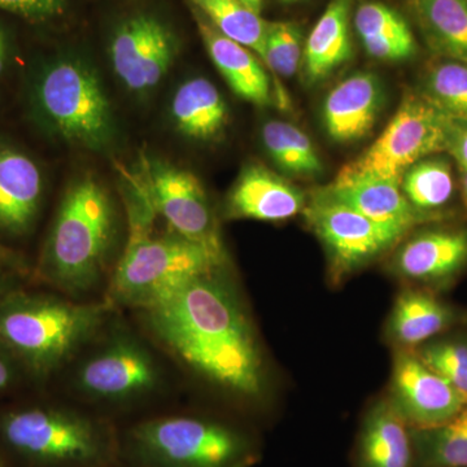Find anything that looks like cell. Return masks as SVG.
<instances>
[{
	"instance_id": "cell-1",
	"label": "cell",
	"mask_w": 467,
	"mask_h": 467,
	"mask_svg": "<svg viewBox=\"0 0 467 467\" xmlns=\"http://www.w3.org/2000/svg\"><path fill=\"white\" fill-rule=\"evenodd\" d=\"M143 312L150 333L193 373L242 398L263 393L259 342L220 273L195 279Z\"/></svg>"
},
{
	"instance_id": "cell-2",
	"label": "cell",
	"mask_w": 467,
	"mask_h": 467,
	"mask_svg": "<svg viewBox=\"0 0 467 467\" xmlns=\"http://www.w3.org/2000/svg\"><path fill=\"white\" fill-rule=\"evenodd\" d=\"M130 205V225L124 254L117 264L109 292V304L140 310L167 300L201 276L223 269L207 251L171 234L153 235L155 209L143 189Z\"/></svg>"
},
{
	"instance_id": "cell-3",
	"label": "cell",
	"mask_w": 467,
	"mask_h": 467,
	"mask_svg": "<svg viewBox=\"0 0 467 467\" xmlns=\"http://www.w3.org/2000/svg\"><path fill=\"white\" fill-rule=\"evenodd\" d=\"M27 104L36 125L61 142L103 150L115 140L109 95L97 69L82 58H54L36 69Z\"/></svg>"
},
{
	"instance_id": "cell-4",
	"label": "cell",
	"mask_w": 467,
	"mask_h": 467,
	"mask_svg": "<svg viewBox=\"0 0 467 467\" xmlns=\"http://www.w3.org/2000/svg\"><path fill=\"white\" fill-rule=\"evenodd\" d=\"M116 234L109 193L92 177L78 178L64 193L46 243L43 270L52 284L81 295L106 272Z\"/></svg>"
},
{
	"instance_id": "cell-5",
	"label": "cell",
	"mask_w": 467,
	"mask_h": 467,
	"mask_svg": "<svg viewBox=\"0 0 467 467\" xmlns=\"http://www.w3.org/2000/svg\"><path fill=\"white\" fill-rule=\"evenodd\" d=\"M113 306L39 297L11 304L0 312V340L27 364L50 371L72 358L97 333Z\"/></svg>"
},
{
	"instance_id": "cell-6",
	"label": "cell",
	"mask_w": 467,
	"mask_h": 467,
	"mask_svg": "<svg viewBox=\"0 0 467 467\" xmlns=\"http://www.w3.org/2000/svg\"><path fill=\"white\" fill-rule=\"evenodd\" d=\"M130 441L150 467H248L254 459L241 432L196 417L146 420L131 431Z\"/></svg>"
},
{
	"instance_id": "cell-7",
	"label": "cell",
	"mask_w": 467,
	"mask_h": 467,
	"mask_svg": "<svg viewBox=\"0 0 467 467\" xmlns=\"http://www.w3.org/2000/svg\"><path fill=\"white\" fill-rule=\"evenodd\" d=\"M447 121L448 117L420 92H408L380 137L361 156L340 169L334 182L400 183L411 165L429 156L445 153Z\"/></svg>"
},
{
	"instance_id": "cell-8",
	"label": "cell",
	"mask_w": 467,
	"mask_h": 467,
	"mask_svg": "<svg viewBox=\"0 0 467 467\" xmlns=\"http://www.w3.org/2000/svg\"><path fill=\"white\" fill-rule=\"evenodd\" d=\"M3 434L21 453L57 465H97L110 451L109 436L94 420L57 409L9 414L3 422Z\"/></svg>"
},
{
	"instance_id": "cell-9",
	"label": "cell",
	"mask_w": 467,
	"mask_h": 467,
	"mask_svg": "<svg viewBox=\"0 0 467 467\" xmlns=\"http://www.w3.org/2000/svg\"><path fill=\"white\" fill-rule=\"evenodd\" d=\"M144 171L143 189L156 214L167 221L175 235L199 245L225 267L226 248L201 181L167 162H147Z\"/></svg>"
},
{
	"instance_id": "cell-10",
	"label": "cell",
	"mask_w": 467,
	"mask_h": 467,
	"mask_svg": "<svg viewBox=\"0 0 467 467\" xmlns=\"http://www.w3.org/2000/svg\"><path fill=\"white\" fill-rule=\"evenodd\" d=\"M303 213L327 250L335 281L367 265L402 239L337 201L326 189L306 202Z\"/></svg>"
},
{
	"instance_id": "cell-11",
	"label": "cell",
	"mask_w": 467,
	"mask_h": 467,
	"mask_svg": "<svg viewBox=\"0 0 467 467\" xmlns=\"http://www.w3.org/2000/svg\"><path fill=\"white\" fill-rule=\"evenodd\" d=\"M177 54V36L153 15L128 18L110 39V64L117 78L133 94L144 95L158 88Z\"/></svg>"
},
{
	"instance_id": "cell-12",
	"label": "cell",
	"mask_w": 467,
	"mask_h": 467,
	"mask_svg": "<svg viewBox=\"0 0 467 467\" xmlns=\"http://www.w3.org/2000/svg\"><path fill=\"white\" fill-rule=\"evenodd\" d=\"M161 379L156 359L133 337L112 340L77 370L79 391L94 400L125 402L155 391Z\"/></svg>"
},
{
	"instance_id": "cell-13",
	"label": "cell",
	"mask_w": 467,
	"mask_h": 467,
	"mask_svg": "<svg viewBox=\"0 0 467 467\" xmlns=\"http://www.w3.org/2000/svg\"><path fill=\"white\" fill-rule=\"evenodd\" d=\"M389 399L410 429L441 425L467 407L466 396L427 367L413 349L396 352Z\"/></svg>"
},
{
	"instance_id": "cell-14",
	"label": "cell",
	"mask_w": 467,
	"mask_h": 467,
	"mask_svg": "<svg viewBox=\"0 0 467 467\" xmlns=\"http://www.w3.org/2000/svg\"><path fill=\"white\" fill-rule=\"evenodd\" d=\"M306 199L296 187L261 164L243 169L227 193L225 216L281 223L303 213Z\"/></svg>"
},
{
	"instance_id": "cell-15",
	"label": "cell",
	"mask_w": 467,
	"mask_h": 467,
	"mask_svg": "<svg viewBox=\"0 0 467 467\" xmlns=\"http://www.w3.org/2000/svg\"><path fill=\"white\" fill-rule=\"evenodd\" d=\"M467 266V232L436 227L418 233L399 250L395 270L417 284L448 285Z\"/></svg>"
},
{
	"instance_id": "cell-16",
	"label": "cell",
	"mask_w": 467,
	"mask_h": 467,
	"mask_svg": "<svg viewBox=\"0 0 467 467\" xmlns=\"http://www.w3.org/2000/svg\"><path fill=\"white\" fill-rule=\"evenodd\" d=\"M383 106V88L371 73H358L328 92L324 124L335 142L349 143L367 137Z\"/></svg>"
},
{
	"instance_id": "cell-17",
	"label": "cell",
	"mask_w": 467,
	"mask_h": 467,
	"mask_svg": "<svg viewBox=\"0 0 467 467\" xmlns=\"http://www.w3.org/2000/svg\"><path fill=\"white\" fill-rule=\"evenodd\" d=\"M43 175L23 150L0 143V230L26 233L41 207Z\"/></svg>"
},
{
	"instance_id": "cell-18",
	"label": "cell",
	"mask_w": 467,
	"mask_h": 467,
	"mask_svg": "<svg viewBox=\"0 0 467 467\" xmlns=\"http://www.w3.org/2000/svg\"><path fill=\"white\" fill-rule=\"evenodd\" d=\"M195 18L209 57L232 90L254 106H270L275 88L265 64L250 48L218 32L201 12L195 14Z\"/></svg>"
},
{
	"instance_id": "cell-19",
	"label": "cell",
	"mask_w": 467,
	"mask_h": 467,
	"mask_svg": "<svg viewBox=\"0 0 467 467\" xmlns=\"http://www.w3.org/2000/svg\"><path fill=\"white\" fill-rule=\"evenodd\" d=\"M410 427L389 398L368 411L359 432L358 467H413Z\"/></svg>"
},
{
	"instance_id": "cell-20",
	"label": "cell",
	"mask_w": 467,
	"mask_h": 467,
	"mask_svg": "<svg viewBox=\"0 0 467 467\" xmlns=\"http://www.w3.org/2000/svg\"><path fill=\"white\" fill-rule=\"evenodd\" d=\"M337 201L404 238L414 227L427 223L405 198L400 183L389 181H356L326 187Z\"/></svg>"
},
{
	"instance_id": "cell-21",
	"label": "cell",
	"mask_w": 467,
	"mask_h": 467,
	"mask_svg": "<svg viewBox=\"0 0 467 467\" xmlns=\"http://www.w3.org/2000/svg\"><path fill=\"white\" fill-rule=\"evenodd\" d=\"M457 322V312L425 290H404L393 306L389 321V337L401 349H416Z\"/></svg>"
},
{
	"instance_id": "cell-22",
	"label": "cell",
	"mask_w": 467,
	"mask_h": 467,
	"mask_svg": "<svg viewBox=\"0 0 467 467\" xmlns=\"http://www.w3.org/2000/svg\"><path fill=\"white\" fill-rule=\"evenodd\" d=\"M350 0H331L304 46V75L317 84L333 75L352 57Z\"/></svg>"
},
{
	"instance_id": "cell-23",
	"label": "cell",
	"mask_w": 467,
	"mask_h": 467,
	"mask_svg": "<svg viewBox=\"0 0 467 467\" xmlns=\"http://www.w3.org/2000/svg\"><path fill=\"white\" fill-rule=\"evenodd\" d=\"M171 116L175 129L190 140H216L229 122V109L216 86L195 77L184 81L174 92Z\"/></svg>"
},
{
	"instance_id": "cell-24",
	"label": "cell",
	"mask_w": 467,
	"mask_h": 467,
	"mask_svg": "<svg viewBox=\"0 0 467 467\" xmlns=\"http://www.w3.org/2000/svg\"><path fill=\"white\" fill-rule=\"evenodd\" d=\"M409 9L436 57L467 64V0H409Z\"/></svg>"
},
{
	"instance_id": "cell-25",
	"label": "cell",
	"mask_w": 467,
	"mask_h": 467,
	"mask_svg": "<svg viewBox=\"0 0 467 467\" xmlns=\"http://www.w3.org/2000/svg\"><path fill=\"white\" fill-rule=\"evenodd\" d=\"M441 155L420 160L400 181L405 198L427 221L441 217L456 192L453 168L450 160Z\"/></svg>"
},
{
	"instance_id": "cell-26",
	"label": "cell",
	"mask_w": 467,
	"mask_h": 467,
	"mask_svg": "<svg viewBox=\"0 0 467 467\" xmlns=\"http://www.w3.org/2000/svg\"><path fill=\"white\" fill-rule=\"evenodd\" d=\"M420 467H467V407L441 425L410 429Z\"/></svg>"
},
{
	"instance_id": "cell-27",
	"label": "cell",
	"mask_w": 467,
	"mask_h": 467,
	"mask_svg": "<svg viewBox=\"0 0 467 467\" xmlns=\"http://www.w3.org/2000/svg\"><path fill=\"white\" fill-rule=\"evenodd\" d=\"M261 138L267 155L285 173L313 178L324 171L308 135L290 122L270 119L264 125Z\"/></svg>"
},
{
	"instance_id": "cell-28",
	"label": "cell",
	"mask_w": 467,
	"mask_h": 467,
	"mask_svg": "<svg viewBox=\"0 0 467 467\" xmlns=\"http://www.w3.org/2000/svg\"><path fill=\"white\" fill-rule=\"evenodd\" d=\"M218 32L250 48L264 63L269 23L241 0H190Z\"/></svg>"
},
{
	"instance_id": "cell-29",
	"label": "cell",
	"mask_w": 467,
	"mask_h": 467,
	"mask_svg": "<svg viewBox=\"0 0 467 467\" xmlns=\"http://www.w3.org/2000/svg\"><path fill=\"white\" fill-rule=\"evenodd\" d=\"M418 92L442 115L467 121V64L438 57Z\"/></svg>"
},
{
	"instance_id": "cell-30",
	"label": "cell",
	"mask_w": 467,
	"mask_h": 467,
	"mask_svg": "<svg viewBox=\"0 0 467 467\" xmlns=\"http://www.w3.org/2000/svg\"><path fill=\"white\" fill-rule=\"evenodd\" d=\"M418 358L467 398V339H432L413 349Z\"/></svg>"
},
{
	"instance_id": "cell-31",
	"label": "cell",
	"mask_w": 467,
	"mask_h": 467,
	"mask_svg": "<svg viewBox=\"0 0 467 467\" xmlns=\"http://www.w3.org/2000/svg\"><path fill=\"white\" fill-rule=\"evenodd\" d=\"M303 29L299 24L269 23L267 26L264 64L276 75L292 77L303 61Z\"/></svg>"
},
{
	"instance_id": "cell-32",
	"label": "cell",
	"mask_w": 467,
	"mask_h": 467,
	"mask_svg": "<svg viewBox=\"0 0 467 467\" xmlns=\"http://www.w3.org/2000/svg\"><path fill=\"white\" fill-rule=\"evenodd\" d=\"M359 38H408L414 36L405 18L382 3H364L355 15Z\"/></svg>"
},
{
	"instance_id": "cell-33",
	"label": "cell",
	"mask_w": 467,
	"mask_h": 467,
	"mask_svg": "<svg viewBox=\"0 0 467 467\" xmlns=\"http://www.w3.org/2000/svg\"><path fill=\"white\" fill-rule=\"evenodd\" d=\"M67 0H0V9L27 20H48L60 15Z\"/></svg>"
},
{
	"instance_id": "cell-34",
	"label": "cell",
	"mask_w": 467,
	"mask_h": 467,
	"mask_svg": "<svg viewBox=\"0 0 467 467\" xmlns=\"http://www.w3.org/2000/svg\"><path fill=\"white\" fill-rule=\"evenodd\" d=\"M445 153L453 158L459 167L467 168V121L448 117Z\"/></svg>"
},
{
	"instance_id": "cell-35",
	"label": "cell",
	"mask_w": 467,
	"mask_h": 467,
	"mask_svg": "<svg viewBox=\"0 0 467 467\" xmlns=\"http://www.w3.org/2000/svg\"><path fill=\"white\" fill-rule=\"evenodd\" d=\"M9 58V39L5 27L0 26V75L7 67Z\"/></svg>"
},
{
	"instance_id": "cell-36",
	"label": "cell",
	"mask_w": 467,
	"mask_h": 467,
	"mask_svg": "<svg viewBox=\"0 0 467 467\" xmlns=\"http://www.w3.org/2000/svg\"><path fill=\"white\" fill-rule=\"evenodd\" d=\"M12 373L9 365L0 358V389H5L11 382Z\"/></svg>"
},
{
	"instance_id": "cell-37",
	"label": "cell",
	"mask_w": 467,
	"mask_h": 467,
	"mask_svg": "<svg viewBox=\"0 0 467 467\" xmlns=\"http://www.w3.org/2000/svg\"><path fill=\"white\" fill-rule=\"evenodd\" d=\"M459 174L461 196H462V202L467 211V168L459 167Z\"/></svg>"
},
{
	"instance_id": "cell-38",
	"label": "cell",
	"mask_w": 467,
	"mask_h": 467,
	"mask_svg": "<svg viewBox=\"0 0 467 467\" xmlns=\"http://www.w3.org/2000/svg\"><path fill=\"white\" fill-rule=\"evenodd\" d=\"M243 5L248 9H251L254 14L261 15L264 7V0H241Z\"/></svg>"
},
{
	"instance_id": "cell-39",
	"label": "cell",
	"mask_w": 467,
	"mask_h": 467,
	"mask_svg": "<svg viewBox=\"0 0 467 467\" xmlns=\"http://www.w3.org/2000/svg\"><path fill=\"white\" fill-rule=\"evenodd\" d=\"M0 261H5V263L11 261V254L3 245H0Z\"/></svg>"
},
{
	"instance_id": "cell-40",
	"label": "cell",
	"mask_w": 467,
	"mask_h": 467,
	"mask_svg": "<svg viewBox=\"0 0 467 467\" xmlns=\"http://www.w3.org/2000/svg\"><path fill=\"white\" fill-rule=\"evenodd\" d=\"M282 2L294 3V2H297V0H282Z\"/></svg>"
}]
</instances>
